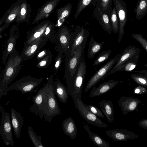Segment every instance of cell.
I'll list each match as a JSON object with an SVG mask.
<instances>
[{
    "instance_id": "1",
    "label": "cell",
    "mask_w": 147,
    "mask_h": 147,
    "mask_svg": "<svg viewBox=\"0 0 147 147\" xmlns=\"http://www.w3.org/2000/svg\"><path fill=\"white\" fill-rule=\"evenodd\" d=\"M46 83L47 88L38 115L40 119L44 117L45 120L50 123L53 117L60 114L61 111L56 97L53 74L48 78Z\"/></svg>"
},
{
    "instance_id": "2",
    "label": "cell",
    "mask_w": 147,
    "mask_h": 147,
    "mask_svg": "<svg viewBox=\"0 0 147 147\" xmlns=\"http://www.w3.org/2000/svg\"><path fill=\"white\" fill-rule=\"evenodd\" d=\"M20 55L15 49L10 54L0 75V99L8 93V85L19 73L22 66Z\"/></svg>"
},
{
    "instance_id": "3",
    "label": "cell",
    "mask_w": 147,
    "mask_h": 147,
    "mask_svg": "<svg viewBox=\"0 0 147 147\" xmlns=\"http://www.w3.org/2000/svg\"><path fill=\"white\" fill-rule=\"evenodd\" d=\"M87 67L84 54L79 63L76 76L70 85L67 88L68 92L74 100L75 108L77 105V100H82L83 87Z\"/></svg>"
},
{
    "instance_id": "4",
    "label": "cell",
    "mask_w": 147,
    "mask_h": 147,
    "mask_svg": "<svg viewBox=\"0 0 147 147\" xmlns=\"http://www.w3.org/2000/svg\"><path fill=\"white\" fill-rule=\"evenodd\" d=\"M84 49L79 46L75 51L73 55L65 54V74L67 87L69 86L73 81L76 72L77 67L81 58L84 54Z\"/></svg>"
},
{
    "instance_id": "5",
    "label": "cell",
    "mask_w": 147,
    "mask_h": 147,
    "mask_svg": "<svg viewBox=\"0 0 147 147\" xmlns=\"http://www.w3.org/2000/svg\"><path fill=\"white\" fill-rule=\"evenodd\" d=\"M43 78H37L29 75L16 81L8 87L7 91L15 90L21 92L22 94L32 91L42 82Z\"/></svg>"
},
{
    "instance_id": "6",
    "label": "cell",
    "mask_w": 147,
    "mask_h": 147,
    "mask_svg": "<svg viewBox=\"0 0 147 147\" xmlns=\"http://www.w3.org/2000/svg\"><path fill=\"white\" fill-rule=\"evenodd\" d=\"M89 34V31L85 28L77 26L74 31L71 32L69 47L66 53L72 56L76 49L80 45L84 49Z\"/></svg>"
},
{
    "instance_id": "7",
    "label": "cell",
    "mask_w": 147,
    "mask_h": 147,
    "mask_svg": "<svg viewBox=\"0 0 147 147\" xmlns=\"http://www.w3.org/2000/svg\"><path fill=\"white\" fill-rule=\"evenodd\" d=\"M121 54H118L110 59L98 70L88 80L85 89L86 92L96 85L101 80L107 77V75L119 60Z\"/></svg>"
},
{
    "instance_id": "8",
    "label": "cell",
    "mask_w": 147,
    "mask_h": 147,
    "mask_svg": "<svg viewBox=\"0 0 147 147\" xmlns=\"http://www.w3.org/2000/svg\"><path fill=\"white\" fill-rule=\"evenodd\" d=\"M1 117L0 126V135L4 143L6 145H14L13 137L12 124L10 115L8 112L6 111L3 107L0 105Z\"/></svg>"
},
{
    "instance_id": "9",
    "label": "cell",
    "mask_w": 147,
    "mask_h": 147,
    "mask_svg": "<svg viewBox=\"0 0 147 147\" xmlns=\"http://www.w3.org/2000/svg\"><path fill=\"white\" fill-rule=\"evenodd\" d=\"M71 31L66 25L62 24L58 28L56 34L55 49L59 53L65 54L69 46Z\"/></svg>"
},
{
    "instance_id": "10",
    "label": "cell",
    "mask_w": 147,
    "mask_h": 147,
    "mask_svg": "<svg viewBox=\"0 0 147 147\" xmlns=\"http://www.w3.org/2000/svg\"><path fill=\"white\" fill-rule=\"evenodd\" d=\"M140 50L134 46L131 45L123 51L119 60L107 74V76L115 73V71L125 63L130 61L138 62Z\"/></svg>"
},
{
    "instance_id": "11",
    "label": "cell",
    "mask_w": 147,
    "mask_h": 147,
    "mask_svg": "<svg viewBox=\"0 0 147 147\" xmlns=\"http://www.w3.org/2000/svg\"><path fill=\"white\" fill-rule=\"evenodd\" d=\"M118 17L119 31L118 42L121 41L124 32V27L127 19L126 3L123 0H113Z\"/></svg>"
},
{
    "instance_id": "12",
    "label": "cell",
    "mask_w": 147,
    "mask_h": 147,
    "mask_svg": "<svg viewBox=\"0 0 147 147\" xmlns=\"http://www.w3.org/2000/svg\"><path fill=\"white\" fill-rule=\"evenodd\" d=\"M49 41L47 37L42 36L26 47H24L20 55L22 62L33 57Z\"/></svg>"
},
{
    "instance_id": "13",
    "label": "cell",
    "mask_w": 147,
    "mask_h": 147,
    "mask_svg": "<svg viewBox=\"0 0 147 147\" xmlns=\"http://www.w3.org/2000/svg\"><path fill=\"white\" fill-rule=\"evenodd\" d=\"M77 105L76 108L80 115L89 123L97 127L105 128L108 125L102 121L97 116L90 112L85 107L82 100H77Z\"/></svg>"
},
{
    "instance_id": "14",
    "label": "cell",
    "mask_w": 147,
    "mask_h": 147,
    "mask_svg": "<svg viewBox=\"0 0 147 147\" xmlns=\"http://www.w3.org/2000/svg\"><path fill=\"white\" fill-rule=\"evenodd\" d=\"M93 17L98 22L104 31L110 34L112 31L110 17L102 10L99 4L97 3L93 13Z\"/></svg>"
},
{
    "instance_id": "15",
    "label": "cell",
    "mask_w": 147,
    "mask_h": 147,
    "mask_svg": "<svg viewBox=\"0 0 147 147\" xmlns=\"http://www.w3.org/2000/svg\"><path fill=\"white\" fill-rule=\"evenodd\" d=\"M51 22L49 20L42 21L36 25L27 36L24 42L26 47L41 37L43 36L47 27Z\"/></svg>"
},
{
    "instance_id": "16",
    "label": "cell",
    "mask_w": 147,
    "mask_h": 147,
    "mask_svg": "<svg viewBox=\"0 0 147 147\" xmlns=\"http://www.w3.org/2000/svg\"><path fill=\"white\" fill-rule=\"evenodd\" d=\"M19 35L17 27L13 26L10 30L9 37L7 40L6 47L3 52L2 57L3 64L6 63L8 56L15 49V46Z\"/></svg>"
},
{
    "instance_id": "17",
    "label": "cell",
    "mask_w": 147,
    "mask_h": 147,
    "mask_svg": "<svg viewBox=\"0 0 147 147\" xmlns=\"http://www.w3.org/2000/svg\"><path fill=\"white\" fill-rule=\"evenodd\" d=\"M117 102L124 115L136 110L141 102L138 98L126 96H121Z\"/></svg>"
},
{
    "instance_id": "18",
    "label": "cell",
    "mask_w": 147,
    "mask_h": 147,
    "mask_svg": "<svg viewBox=\"0 0 147 147\" xmlns=\"http://www.w3.org/2000/svg\"><path fill=\"white\" fill-rule=\"evenodd\" d=\"M61 0H49L47 1L39 9L33 20L34 24L39 21L47 18L51 13Z\"/></svg>"
},
{
    "instance_id": "19",
    "label": "cell",
    "mask_w": 147,
    "mask_h": 147,
    "mask_svg": "<svg viewBox=\"0 0 147 147\" xmlns=\"http://www.w3.org/2000/svg\"><path fill=\"white\" fill-rule=\"evenodd\" d=\"M106 134L116 141H127L128 139L138 138L134 133L125 129H112L105 131Z\"/></svg>"
},
{
    "instance_id": "20",
    "label": "cell",
    "mask_w": 147,
    "mask_h": 147,
    "mask_svg": "<svg viewBox=\"0 0 147 147\" xmlns=\"http://www.w3.org/2000/svg\"><path fill=\"white\" fill-rule=\"evenodd\" d=\"M119 83L118 81L110 80L101 84L97 88L94 86L90 93L89 96L93 97L104 94L109 92Z\"/></svg>"
},
{
    "instance_id": "21",
    "label": "cell",
    "mask_w": 147,
    "mask_h": 147,
    "mask_svg": "<svg viewBox=\"0 0 147 147\" xmlns=\"http://www.w3.org/2000/svg\"><path fill=\"white\" fill-rule=\"evenodd\" d=\"M11 124L15 136L19 138L24 123V119L20 112L13 108L10 111Z\"/></svg>"
},
{
    "instance_id": "22",
    "label": "cell",
    "mask_w": 147,
    "mask_h": 147,
    "mask_svg": "<svg viewBox=\"0 0 147 147\" xmlns=\"http://www.w3.org/2000/svg\"><path fill=\"white\" fill-rule=\"evenodd\" d=\"M63 131L65 134L70 138L75 139L77 134V128L76 124L71 116L65 119L62 124Z\"/></svg>"
},
{
    "instance_id": "23",
    "label": "cell",
    "mask_w": 147,
    "mask_h": 147,
    "mask_svg": "<svg viewBox=\"0 0 147 147\" xmlns=\"http://www.w3.org/2000/svg\"><path fill=\"white\" fill-rule=\"evenodd\" d=\"M53 86L56 95L59 100L63 104H66L69 94L67 88L58 78L54 82Z\"/></svg>"
},
{
    "instance_id": "24",
    "label": "cell",
    "mask_w": 147,
    "mask_h": 147,
    "mask_svg": "<svg viewBox=\"0 0 147 147\" xmlns=\"http://www.w3.org/2000/svg\"><path fill=\"white\" fill-rule=\"evenodd\" d=\"M47 87L45 84L38 90L37 94L33 97V104L29 108V111L38 115L39 109L42 103Z\"/></svg>"
},
{
    "instance_id": "25",
    "label": "cell",
    "mask_w": 147,
    "mask_h": 147,
    "mask_svg": "<svg viewBox=\"0 0 147 147\" xmlns=\"http://www.w3.org/2000/svg\"><path fill=\"white\" fill-rule=\"evenodd\" d=\"M101 110L109 123L114 120V111L112 101L110 100L103 99L99 103Z\"/></svg>"
},
{
    "instance_id": "26",
    "label": "cell",
    "mask_w": 147,
    "mask_h": 147,
    "mask_svg": "<svg viewBox=\"0 0 147 147\" xmlns=\"http://www.w3.org/2000/svg\"><path fill=\"white\" fill-rule=\"evenodd\" d=\"M21 9L19 14L15 21L18 24L22 22H28L30 18L31 9L26 0H22Z\"/></svg>"
},
{
    "instance_id": "27",
    "label": "cell",
    "mask_w": 147,
    "mask_h": 147,
    "mask_svg": "<svg viewBox=\"0 0 147 147\" xmlns=\"http://www.w3.org/2000/svg\"><path fill=\"white\" fill-rule=\"evenodd\" d=\"M83 127L84 129L87 131L89 137L91 140L96 146L99 147H110L109 143L102 138L92 132L90 130V127L84 123Z\"/></svg>"
},
{
    "instance_id": "28",
    "label": "cell",
    "mask_w": 147,
    "mask_h": 147,
    "mask_svg": "<svg viewBox=\"0 0 147 147\" xmlns=\"http://www.w3.org/2000/svg\"><path fill=\"white\" fill-rule=\"evenodd\" d=\"M106 42H98L95 40L91 36L88 44L87 56L89 59L94 57L96 54L102 48Z\"/></svg>"
},
{
    "instance_id": "29",
    "label": "cell",
    "mask_w": 147,
    "mask_h": 147,
    "mask_svg": "<svg viewBox=\"0 0 147 147\" xmlns=\"http://www.w3.org/2000/svg\"><path fill=\"white\" fill-rule=\"evenodd\" d=\"M22 1V0H18L9 9L7 17L5 21V24H9L15 21L20 13Z\"/></svg>"
},
{
    "instance_id": "30",
    "label": "cell",
    "mask_w": 147,
    "mask_h": 147,
    "mask_svg": "<svg viewBox=\"0 0 147 147\" xmlns=\"http://www.w3.org/2000/svg\"><path fill=\"white\" fill-rule=\"evenodd\" d=\"M134 13L137 20L143 18L147 13V0H138Z\"/></svg>"
},
{
    "instance_id": "31",
    "label": "cell",
    "mask_w": 147,
    "mask_h": 147,
    "mask_svg": "<svg viewBox=\"0 0 147 147\" xmlns=\"http://www.w3.org/2000/svg\"><path fill=\"white\" fill-rule=\"evenodd\" d=\"M72 9L71 4L69 3L64 6L57 9L56 12L58 22H62L68 18L71 12Z\"/></svg>"
},
{
    "instance_id": "32",
    "label": "cell",
    "mask_w": 147,
    "mask_h": 147,
    "mask_svg": "<svg viewBox=\"0 0 147 147\" xmlns=\"http://www.w3.org/2000/svg\"><path fill=\"white\" fill-rule=\"evenodd\" d=\"M98 0H79L77 4L74 18L76 19L82 11L90 5L96 6Z\"/></svg>"
},
{
    "instance_id": "33",
    "label": "cell",
    "mask_w": 147,
    "mask_h": 147,
    "mask_svg": "<svg viewBox=\"0 0 147 147\" xmlns=\"http://www.w3.org/2000/svg\"><path fill=\"white\" fill-rule=\"evenodd\" d=\"M28 136L35 147H44L42 143L41 136H37L31 126L28 127Z\"/></svg>"
},
{
    "instance_id": "34",
    "label": "cell",
    "mask_w": 147,
    "mask_h": 147,
    "mask_svg": "<svg viewBox=\"0 0 147 147\" xmlns=\"http://www.w3.org/2000/svg\"><path fill=\"white\" fill-rule=\"evenodd\" d=\"M110 19L113 32L115 33H117L119 31V21L115 6L112 9Z\"/></svg>"
},
{
    "instance_id": "35",
    "label": "cell",
    "mask_w": 147,
    "mask_h": 147,
    "mask_svg": "<svg viewBox=\"0 0 147 147\" xmlns=\"http://www.w3.org/2000/svg\"><path fill=\"white\" fill-rule=\"evenodd\" d=\"M113 0H98L97 3L100 5L102 11L110 18L112 10V5Z\"/></svg>"
},
{
    "instance_id": "36",
    "label": "cell",
    "mask_w": 147,
    "mask_h": 147,
    "mask_svg": "<svg viewBox=\"0 0 147 147\" xmlns=\"http://www.w3.org/2000/svg\"><path fill=\"white\" fill-rule=\"evenodd\" d=\"M112 52L111 49L102 51L94 61L93 65L94 66L98 65L107 60Z\"/></svg>"
},
{
    "instance_id": "37",
    "label": "cell",
    "mask_w": 147,
    "mask_h": 147,
    "mask_svg": "<svg viewBox=\"0 0 147 147\" xmlns=\"http://www.w3.org/2000/svg\"><path fill=\"white\" fill-rule=\"evenodd\" d=\"M54 25L51 22L47 28L43 36L47 37L52 43L55 42L56 34L55 32Z\"/></svg>"
},
{
    "instance_id": "38",
    "label": "cell",
    "mask_w": 147,
    "mask_h": 147,
    "mask_svg": "<svg viewBox=\"0 0 147 147\" xmlns=\"http://www.w3.org/2000/svg\"><path fill=\"white\" fill-rule=\"evenodd\" d=\"M131 78L138 84L147 88V76L140 74H132Z\"/></svg>"
},
{
    "instance_id": "39",
    "label": "cell",
    "mask_w": 147,
    "mask_h": 147,
    "mask_svg": "<svg viewBox=\"0 0 147 147\" xmlns=\"http://www.w3.org/2000/svg\"><path fill=\"white\" fill-rule=\"evenodd\" d=\"M53 56V54L51 52L40 61H38L36 64V67L39 68L47 67L52 61Z\"/></svg>"
},
{
    "instance_id": "40",
    "label": "cell",
    "mask_w": 147,
    "mask_h": 147,
    "mask_svg": "<svg viewBox=\"0 0 147 147\" xmlns=\"http://www.w3.org/2000/svg\"><path fill=\"white\" fill-rule=\"evenodd\" d=\"M138 62L130 61L125 63L124 65L117 69L115 73L119 71H130L136 67Z\"/></svg>"
},
{
    "instance_id": "41",
    "label": "cell",
    "mask_w": 147,
    "mask_h": 147,
    "mask_svg": "<svg viewBox=\"0 0 147 147\" xmlns=\"http://www.w3.org/2000/svg\"><path fill=\"white\" fill-rule=\"evenodd\" d=\"M132 37L138 41L142 46L144 49L147 52V40L141 34L134 33L132 34Z\"/></svg>"
},
{
    "instance_id": "42",
    "label": "cell",
    "mask_w": 147,
    "mask_h": 147,
    "mask_svg": "<svg viewBox=\"0 0 147 147\" xmlns=\"http://www.w3.org/2000/svg\"><path fill=\"white\" fill-rule=\"evenodd\" d=\"M84 106L90 112L98 117L103 118L104 114L96 106L92 105H88L84 103Z\"/></svg>"
},
{
    "instance_id": "43",
    "label": "cell",
    "mask_w": 147,
    "mask_h": 147,
    "mask_svg": "<svg viewBox=\"0 0 147 147\" xmlns=\"http://www.w3.org/2000/svg\"><path fill=\"white\" fill-rule=\"evenodd\" d=\"M63 54L59 53L55 58L54 67V72L55 75L58 73L60 66L63 59Z\"/></svg>"
},
{
    "instance_id": "44",
    "label": "cell",
    "mask_w": 147,
    "mask_h": 147,
    "mask_svg": "<svg viewBox=\"0 0 147 147\" xmlns=\"http://www.w3.org/2000/svg\"><path fill=\"white\" fill-rule=\"evenodd\" d=\"M51 53V51L48 49H42L38 53L36 59L38 62L42 59Z\"/></svg>"
},
{
    "instance_id": "45",
    "label": "cell",
    "mask_w": 147,
    "mask_h": 147,
    "mask_svg": "<svg viewBox=\"0 0 147 147\" xmlns=\"http://www.w3.org/2000/svg\"><path fill=\"white\" fill-rule=\"evenodd\" d=\"M134 92L136 94H146L147 95V90L144 87L139 86L134 89Z\"/></svg>"
},
{
    "instance_id": "46",
    "label": "cell",
    "mask_w": 147,
    "mask_h": 147,
    "mask_svg": "<svg viewBox=\"0 0 147 147\" xmlns=\"http://www.w3.org/2000/svg\"><path fill=\"white\" fill-rule=\"evenodd\" d=\"M138 124L142 128L147 129V119H142L138 123Z\"/></svg>"
},
{
    "instance_id": "47",
    "label": "cell",
    "mask_w": 147,
    "mask_h": 147,
    "mask_svg": "<svg viewBox=\"0 0 147 147\" xmlns=\"http://www.w3.org/2000/svg\"><path fill=\"white\" fill-rule=\"evenodd\" d=\"M9 24H5L2 26L0 27V34H1V32L7 27Z\"/></svg>"
},
{
    "instance_id": "48",
    "label": "cell",
    "mask_w": 147,
    "mask_h": 147,
    "mask_svg": "<svg viewBox=\"0 0 147 147\" xmlns=\"http://www.w3.org/2000/svg\"><path fill=\"white\" fill-rule=\"evenodd\" d=\"M134 72L143 73L147 76V70H143L141 71H136Z\"/></svg>"
}]
</instances>
